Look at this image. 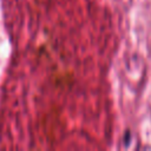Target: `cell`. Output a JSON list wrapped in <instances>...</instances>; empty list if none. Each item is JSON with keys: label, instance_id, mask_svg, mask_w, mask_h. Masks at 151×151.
Segmentation results:
<instances>
[{"label": "cell", "instance_id": "6da1fadb", "mask_svg": "<svg viewBox=\"0 0 151 151\" xmlns=\"http://www.w3.org/2000/svg\"><path fill=\"white\" fill-rule=\"evenodd\" d=\"M130 138H131V134H130V132L129 131H126V133H125V137H124V139H123V142L127 145L129 143H130Z\"/></svg>", "mask_w": 151, "mask_h": 151}]
</instances>
